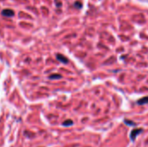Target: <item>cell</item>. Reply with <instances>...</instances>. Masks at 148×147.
<instances>
[{
    "label": "cell",
    "instance_id": "obj_1",
    "mask_svg": "<svg viewBox=\"0 0 148 147\" xmlns=\"http://www.w3.org/2000/svg\"><path fill=\"white\" fill-rule=\"evenodd\" d=\"M142 132H143V129H142V128H134V129L131 132V133H130V139H131V140H132V141H134V140L137 139V137H138Z\"/></svg>",
    "mask_w": 148,
    "mask_h": 147
},
{
    "label": "cell",
    "instance_id": "obj_2",
    "mask_svg": "<svg viewBox=\"0 0 148 147\" xmlns=\"http://www.w3.org/2000/svg\"><path fill=\"white\" fill-rule=\"evenodd\" d=\"M14 14H15L14 11L12 10H10V9H6V10H2V15L4 16L10 17V16H13Z\"/></svg>",
    "mask_w": 148,
    "mask_h": 147
},
{
    "label": "cell",
    "instance_id": "obj_3",
    "mask_svg": "<svg viewBox=\"0 0 148 147\" xmlns=\"http://www.w3.org/2000/svg\"><path fill=\"white\" fill-rule=\"evenodd\" d=\"M56 58H57L58 61H60L61 62H62V63H64V64H67V63L69 62L68 58L65 57L64 55H61V54H57V55H56Z\"/></svg>",
    "mask_w": 148,
    "mask_h": 147
},
{
    "label": "cell",
    "instance_id": "obj_4",
    "mask_svg": "<svg viewBox=\"0 0 148 147\" xmlns=\"http://www.w3.org/2000/svg\"><path fill=\"white\" fill-rule=\"evenodd\" d=\"M147 103H148V96L143 97V98H141V99H140L138 101V104L139 105H145Z\"/></svg>",
    "mask_w": 148,
    "mask_h": 147
},
{
    "label": "cell",
    "instance_id": "obj_5",
    "mask_svg": "<svg viewBox=\"0 0 148 147\" xmlns=\"http://www.w3.org/2000/svg\"><path fill=\"white\" fill-rule=\"evenodd\" d=\"M72 125H73V121L70 120H66V121H64L62 123V126H72Z\"/></svg>",
    "mask_w": 148,
    "mask_h": 147
},
{
    "label": "cell",
    "instance_id": "obj_6",
    "mask_svg": "<svg viewBox=\"0 0 148 147\" xmlns=\"http://www.w3.org/2000/svg\"><path fill=\"white\" fill-rule=\"evenodd\" d=\"M49 78L52 79V80H54V79H60V78H62V75H51L49 76Z\"/></svg>",
    "mask_w": 148,
    "mask_h": 147
},
{
    "label": "cell",
    "instance_id": "obj_7",
    "mask_svg": "<svg viewBox=\"0 0 148 147\" xmlns=\"http://www.w3.org/2000/svg\"><path fill=\"white\" fill-rule=\"evenodd\" d=\"M124 122H125L126 124H127L128 126H136V124H135L134 122H133V121H130V120H124Z\"/></svg>",
    "mask_w": 148,
    "mask_h": 147
},
{
    "label": "cell",
    "instance_id": "obj_8",
    "mask_svg": "<svg viewBox=\"0 0 148 147\" xmlns=\"http://www.w3.org/2000/svg\"><path fill=\"white\" fill-rule=\"evenodd\" d=\"M74 6L75 7V8H77V9H81L82 7V3H81V2H75V4H74Z\"/></svg>",
    "mask_w": 148,
    "mask_h": 147
}]
</instances>
